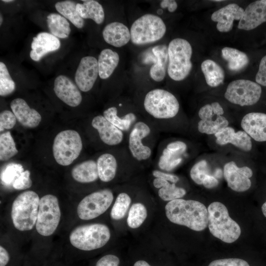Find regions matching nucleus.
Wrapping results in <instances>:
<instances>
[{
  "label": "nucleus",
  "instance_id": "1",
  "mask_svg": "<svg viewBox=\"0 0 266 266\" xmlns=\"http://www.w3.org/2000/svg\"><path fill=\"white\" fill-rule=\"evenodd\" d=\"M166 215L172 223L201 231L208 226V211L200 202L178 199L169 201L165 206Z\"/></svg>",
  "mask_w": 266,
  "mask_h": 266
},
{
  "label": "nucleus",
  "instance_id": "2",
  "mask_svg": "<svg viewBox=\"0 0 266 266\" xmlns=\"http://www.w3.org/2000/svg\"><path fill=\"white\" fill-rule=\"evenodd\" d=\"M40 198L34 191L20 194L13 201L11 218L14 227L21 232L29 231L35 226Z\"/></svg>",
  "mask_w": 266,
  "mask_h": 266
},
{
  "label": "nucleus",
  "instance_id": "3",
  "mask_svg": "<svg viewBox=\"0 0 266 266\" xmlns=\"http://www.w3.org/2000/svg\"><path fill=\"white\" fill-rule=\"evenodd\" d=\"M208 228L211 233L222 241L231 243L236 241L241 234L238 224L229 214L226 206L214 201L207 208Z\"/></svg>",
  "mask_w": 266,
  "mask_h": 266
},
{
  "label": "nucleus",
  "instance_id": "4",
  "mask_svg": "<svg viewBox=\"0 0 266 266\" xmlns=\"http://www.w3.org/2000/svg\"><path fill=\"white\" fill-rule=\"evenodd\" d=\"M192 53V46L188 40L176 38L170 41L168 45L167 72L171 79L180 81L189 75L193 67Z\"/></svg>",
  "mask_w": 266,
  "mask_h": 266
},
{
  "label": "nucleus",
  "instance_id": "5",
  "mask_svg": "<svg viewBox=\"0 0 266 266\" xmlns=\"http://www.w3.org/2000/svg\"><path fill=\"white\" fill-rule=\"evenodd\" d=\"M110 232L105 225L95 223L77 226L70 233V244L82 251H92L104 246L110 238Z\"/></svg>",
  "mask_w": 266,
  "mask_h": 266
},
{
  "label": "nucleus",
  "instance_id": "6",
  "mask_svg": "<svg viewBox=\"0 0 266 266\" xmlns=\"http://www.w3.org/2000/svg\"><path fill=\"white\" fill-rule=\"evenodd\" d=\"M166 30V24L159 16L146 14L137 19L131 29V40L136 45L155 42L161 39Z\"/></svg>",
  "mask_w": 266,
  "mask_h": 266
},
{
  "label": "nucleus",
  "instance_id": "7",
  "mask_svg": "<svg viewBox=\"0 0 266 266\" xmlns=\"http://www.w3.org/2000/svg\"><path fill=\"white\" fill-rule=\"evenodd\" d=\"M143 106L150 115L158 119L173 118L180 108L176 98L171 93L162 89L149 91L145 96Z\"/></svg>",
  "mask_w": 266,
  "mask_h": 266
},
{
  "label": "nucleus",
  "instance_id": "8",
  "mask_svg": "<svg viewBox=\"0 0 266 266\" xmlns=\"http://www.w3.org/2000/svg\"><path fill=\"white\" fill-rule=\"evenodd\" d=\"M82 149V142L78 133L67 130L60 132L55 137L53 154L58 164L67 166L78 158Z\"/></svg>",
  "mask_w": 266,
  "mask_h": 266
},
{
  "label": "nucleus",
  "instance_id": "9",
  "mask_svg": "<svg viewBox=\"0 0 266 266\" xmlns=\"http://www.w3.org/2000/svg\"><path fill=\"white\" fill-rule=\"evenodd\" d=\"M61 217V209L56 196L47 194L40 199L35 229L40 235H51L57 229Z\"/></svg>",
  "mask_w": 266,
  "mask_h": 266
},
{
  "label": "nucleus",
  "instance_id": "10",
  "mask_svg": "<svg viewBox=\"0 0 266 266\" xmlns=\"http://www.w3.org/2000/svg\"><path fill=\"white\" fill-rule=\"evenodd\" d=\"M262 88L257 83L247 79L231 82L225 91V99L232 103L241 106L256 104L260 100Z\"/></svg>",
  "mask_w": 266,
  "mask_h": 266
},
{
  "label": "nucleus",
  "instance_id": "11",
  "mask_svg": "<svg viewBox=\"0 0 266 266\" xmlns=\"http://www.w3.org/2000/svg\"><path fill=\"white\" fill-rule=\"evenodd\" d=\"M113 199L112 192L108 189L92 193L85 196L78 203L77 215L83 220L95 219L108 209Z\"/></svg>",
  "mask_w": 266,
  "mask_h": 266
},
{
  "label": "nucleus",
  "instance_id": "12",
  "mask_svg": "<svg viewBox=\"0 0 266 266\" xmlns=\"http://www.w3.org/2000/svg\"><path fill=\"white\" fill-rule=\"evenodd\" d=\"M151 132L149 126L143 121H137L130 133L128 140L129 151L132 156L138 161H145L151 156V148L145 145L142 140Z\"/></svg>",
  "mask_w": 266,
  "mask_h": 266
},
{
  "label": "nucleus",
  "instance_id": "13",
  "mask_svg": "<svg viewBox=\"0 0 266 266\" xmlns=\"http://www.w3.org/2000/svg\"><path fill=\"white\" fill-rule=\"evenodd\" d=\"M223 175L228 187L234 191L244 192L251 186L250 178L253 175L252 170L247 166L238 167L233 161L225 164Z\"/></svg>",
  "mask_w": 266,
  "mask_h": 266
},
{
  "label": "nucleus",
  "instance_id": "14",
  "mask_svg": "<svg viewBox=\"0 0 266 266\" xmlns=\"http://www.w3.org/2000/svg\"><path fill=\"white\" fill-rule=\"evenodd\" d=\"M99 75L98 62L93 56L83 57L75 75V80L78 88L87 92L93 87Z\"/></svg>",
  "mask_w": 266,
  "mask_h": 266
},
{
  "label": "nucleus",
  "instance_id": "15",
  "mask_svg": "<svg viewBox=\"0 0 266 266\" xmlns=\"http://www.w3.org/2000/svg\"><path fill=\"white\" fill-rule=\"evenodd\" d=\"M78 87L68 77L61 75L54 83V91L57 97L71 107L78 106L82 101V95Z\"/></svg>",
  "mask_w": 266,
  "mask_h": 266
},
{
  "label": "nucleus",
  "instance_id": "16",
  "mask_svg": "<svg viewBox=\"0 0 266 266\" xmlns=\"http://www.w3.org/2000/svg\"><path fill=\"white\" fill-rule=\"evenodd\" d=\"M266 22V3L263 0L250 3L244 11L237 28L240 30H253Z\"/></svg>",
  "mask_w": 266,
  "mask_h": 266
},
{
  "label": "nucleus",
  "instance_id": "17",
  "mask_svg": "<svg viewBox=\"0 0 266 266\" xmlns=\"http://www.w3.org/2000/svg\"><path fill=\"white\" fill-rule=\"evenodd\" d=\"M244 10L236 3L229 4L214 12L211 20L217 22L216 28L221 33L231 31L234 20H240Z\"/></svg>",
  "mask_w": 266,
  "mask_h": 266
},
{
  "label": "nucleus",
  "instance_id": "18",
  "mask_svg": "<svg viewBox=\"0 0 266 266\" xmlns=\"http://www.w3.org/2000/svg\"><path fill=\"white\" fill-rule=\"evenodd\" d=\"M240 125L243 130L254 140L266 141V114L250 112L242 118Z\"/></svg>",
  "mask_w": 266,
  "mask_h": 266
},
{
  "label": "nucleus",
  "instance_id": "19",
  "mask_svg": "<svg viewBox=\"0 0 266 266\" xmlns=\"http://www.w3.org/2000/svg\"><path fill=\"white\" fill-rule=\"evenodd\" d=\"M187 149L186 144L181 140L169 143L164 149L158 161L159 167L163 170H173L182 161L181 156Z\"/></svg>",
  "mask_w": 266,
  "mask_h": 266
},
{
  "label": "nucleus",
  "instance_id": "20",
  "mask_svg": "<svg viewBox=\"0 0 266 266\" xmlns=\"http://www.w3.org/2000/svg\"><path fill=\"white\" fill-rule=\"evenodd\" d=\"M216 142L220 145L230 143L246 152L252 148L251 138L244 131L235 132L234 129L228 126L214 134Z\"/></svg>",
  "mask_w": 266,
  "mask_h": 266
},
{
  "label": "nucleus",
  "instance_id": "21",
  "mask_svg": "<svg viewBox=\"0 0 266 266\" xmlns=\"http://www.w3.org/2000/svg\"><path fill=\"white\" fill-rule=\"evenodd\" d=\"M60 45L58 37L47 32L39 33L33 37L30 57L34 61H39L44 55L59 49Z\"/></svg>",
  "mask_w": 266,
  "mask_h": 266
},
{
  "label": "nucleus",
  "instance_id": "22",
  "mask_svg": "<svg viewBox=\"0 0 266 266\" xmlns=\"http://www.w3.org/2000/svg\"><path fill=\"white\" fill-rule=\"evenodd\" d=\"M92 126L97 130L101 140L107 145H117L123 140V132L102 115L95 117L92 121Z\"/></svg>",
  "mask_w": 266,
  "mask_h": 266
},
{
  "label": "nucleus",
  "instance_id": "23",
  "mask_svg": "<svg viewBox=\"0 0 266 266\" xmlns=\"http://www.w3.org/2000/svg\"><path fill=\"white\" fill-rule=\"evenodd\" d=\"M10 107L18 121L23 126L33 128L41 120L40 114L34 109L30 107L26 101L21 98L13 100Z\"/></svg>",
  "mask_w": 266,
  "mask_h": 266
},
{
  "label": "nucleus",
  "instance_id": "24",
  "mask_svg": "<svg viewBox=\"0 0 266 266\" xmlns=\"http://www.w3.org/2000/svg\"><path fill=\"white\" fill-rule=\"evenodd\" d=\"M152 55L150 58L153 63L149 74L151 78L156 82L163 81L166 77L168 63V47L159 45L152 48Z\"/></svg>",
  "mask_w": 266,
  "mask_h": 266
},
{
  "label": "nucleus",
  "instance_id": "25",
  "mask_svg": "<svg viewBox=\"0 0 266 266\" xmlns=\"http://www.w3.org/2000/svg\"><path fill=\"white\" fill-rule=\"evenodd\" d=\"M102 36L106 43L116 47H122L131 40L130 30L119 22L107 24L103 30Z\"/></svg>",
  "mask_w": 266,
  "mask_h": 266
},
{
  "label": "nucleus",
  "instance_id": "26",
  "mask_svg": "<svg viewBox=\"0 0 266 266\" xmlns=\"http://www.w3.org/2000/svg\"><path fill=\"white\" fill-rule=\"evenodd\" d=\"M71 175L77 182L91 183L99 178L97 162L89 160L75 166L71 170Z\"/></svg>",
  "mask_w": 266,
  "mask_h": 266
},
{
  "label": "nucleus",
  "instance_id": "27",
  "mask_svg": "<svg viewBox=\"0 0 266 266\" xmlns=\"http://www.w3.org/2000/svg\"><path fill=\"white\" fill-rule=\"evenodd\" d=\"M118 54L110 49L102 50L98 58L99 75L102 79L109 78L118 66Z\"/></svg>",
  "mask_w": 266,
  "mask_h": 266
},
{
  "label": "nucleus",
  "instance_id": "28",
  "mask_svg": "<svg viewBox=\"0 0 266 266\" xmlns=\"http://www.w3.org/2000/svg\"><path fill=\"white\" fill-rule=\"evenodd\" d=\"M82 1L83 3L76 4V9L80 17L83 19H91L97 24H102L105 17L102 6L94 0Z\"/></svg>",
  "mask_w": 266,
  "mask_h": 266
},
{
  "label": "nucleus",
  "instance_id": "29",
  "mask_svg": "<svg viewBox=\"0 0 266 266\" xmlns=\"http://www.w3.org/2000/svg\"><path fill=\"white\" fill-rule=\"evenodd\" d=\"M97 168L100 179L104 182L112 180L116 176L117 162L115 157L110 153H104L97 160Z\"/></svg>",
  "mask_w": 266,
  "mask_h": 266
},
{
  "label": "nucleus",
  "instance_id": "30",
  "mask_svg": "<svg viewBox=\"0 0 266 266\" xmlns=\"http://www.w3.org/2000/svg\"><path fill=\"white\" fill-rule=\"evenodd\" d=\"M201 69L207 84L216 87L223 84L225 79V71L223 68L213 60L207 59L202 62Z\"/></svg>",
  "mask_w": 266,
  "mask_h": 266
},
{
  "label": "nucleus",
  "instance_id": "31",
  "mask_svg": "<svg viewBox=\"0 0 266 266\" xmlns=\"http://www.w3.org/2000/svg\"><path fill=\"white\" fill-rule=\"evenodd\" d=\"M154 186L158 189L159 197L165 201H171L181 199L186 194V190L176 186L175 183L160 178H155L153 181Z\"/></svg>",
  "mask_w": 266,
  "mask_h": 266
},
{
  "label": "nucleus",
  "instance_id": "32",
  "mask_svg": "<svg viewBox=\"0 0 266 266\" xmlns=\"http://www.w3.org/2000/svg\"><path fill=\"white\" fill-rule=\"evenodd\" d=\"M223 58L228 63L229 69L233 71H239L248 65L249 59L243 52L237 49L225 47L221 50Z\"/></svg>",
  "mask_w": 266,
  "mask_h": 266
},
{
  "label": "nucleus",
  "instance_id": "33",
  "mask_svg": "<svg viewBox=\"0 0 266 266\" xmlns=\"http://www.w3.org/2000/svg\"><path fill=\"white\" fill-rule=\"evenodd\" d=\"M47 23L50 33L58 38H67L70 33V25L66 18L57 13L47 17Z\"/></svg>",
  "mask_w": 266,
  "mask_h": 266
},
{
  "label": "nucleus",
  "instance_id": "34",
  "mask_svg": "<svg viewBox=\"0 0 266 266\" xmlns=\"http://www.w3.org/2000/svg\"><path fill=\"white\" fill-rule=\"evenodd\" d=\"M108 121L123 132H127L135 123L136 117L132 113H128L123 117L117 114V109L112 106L105 110L103 115Z\"/></svg>",
  "mask_w": 266,
  "mask_h": 266
},
{
  "label": "nucleus",
  "instance_id": "35",
  "mask_svg": "<svg viewBox=\"0 0 266 266\" xmlns=\"http://www.w3.org/2000/svg\"><path fill=\"white\" fill-rule=\"evenodd\" d=\"M75 2L65 0L57 2L55 4L56 10L66 19H67L76 27L81 29L84 27V20L79 15Z\"/></svg>",
  "mask_w": 266,
  "mask_h": 266
},
{
  "label": "nucleus",
  "instance_id": "36",
  "mask_svg": "<svg viewBox=\"0 0 266 266\" xmlns=\"http://www.w3.org/2000/svg\"><path fill=\"white\" fill-rule=\"evenodd\" d=\"M229 122L223 116L207 120H200L198 124V130L202 133L215 134L224 128L229 126Z\"/></svg>",
  "mask_w": 266,
  "mask_h": 266
},
{
  "label": "nucleus",
  "instance_id": "37",
  "mask_svg": "<svg viewBox=\"0 0 266 266\" xmlns=\"http://www.w3.org/2000/svg\"><path fill=\"white\" fill-rule=\"evenodd\" d=\"M147 216L146 207L141 203H134L129 210L127 217L128 225L132 229L138 228L144 222Z\"/></svg>",
  "mask_w": 266,
  "mask_h": 266
},
{
  "label": "nucleus",
  "instance_id": "38",
  "mask_svg": "<svg viewBox=\"0 0 266 266\" xmlns=\"http://www.w3.org/2000/svg\"><path fill=\"white\" fill-rule=\"evenodd\" d=\"M18 152L14 139L9 132L2 133L0 135V160L5 161Z\"/></svg>",
  "mask_w": 266,
  "mask_h": 266
},
{
  "label": "nucleus",
  "instance_id": "39",
  "mask_svg": "<svg viewBox=\"0 0 266 266\" xmlns=\"http://www.w3.org/2000/svg\"><path fill=\"white\" fill-rule=\"evenodd\" d=\"M131 203L130 196L126 193H120L112 206L110 216L115 220H120L124 217Z\"/></svg>",
  "mask_w": 266,
  "mask_h": 266
},
{
  "label": "nucleus",
  "instance_id": "40",
  "mask_svg": "<svg viewBox=\"0 0 266 266\" xmlns=\"http://www.w3.org/2000/svg\"><path fill=\"white\" fill-rule=\"evenodd\" d=\"M24 171L23 166L20 164L9 163L0 173L1 182L4 185H13L16 179Z\"/></svg>",
  "mask_w": 266,
  "mask_h": 266
},
{
  "label": "nucleus",
  "instance_id": "41",
  "mask_svg": "<svg viewBox=\"0 0 266 266\" xmlns=\"http://www.w3.org/2000/svg\"><path fill=\"white\" fill-rule=\"evenodd\" d=\"M15 89V83L11 77L6 65L0 62V95L6 96Z\"/></svg>",
  "mask_w": 266,
  "mask_h": 266
},
{
  "label": "nucleus",
  "instance_id": "42",
  "mask_svg": "<svg viewBox=\"0 0 266 266\" xmlns=\"http://www.w3.org/2000/svg\"><path fill=\"white\" fill-rule=\"evenodd\" d=\"M207 174L211 173L208 163L205 160L197 162L192 167L190 172L192 180L198 185H202L203 179Z\"/></svg>",
  "mask_w": 266,
  "mask_h": 266
},
{
  "label": "nucleus",
  "instance_id": "43",
  "mask_svg": "<svg viewBox=\"0 0 266 266\" xmlns=\"http://www.w3.org/2000/svg\"><path fill=\"white\" fill-rule=\"evenodd\" d=\"M224 113V111L221 104L215 101L202 106L199 111L198 115L200 120H206L223 116Z\"/></svg>",
  "mask_w": 266,
  "mask_h": 266
},
{
  "label": "nucleus",
  "instance_id": "44",
  "mask_svg": "<svg viewBox=\"0 0 266 266\" xmlns=\"http://www.w3.org/2000/svg\"><path fill=\"white\" fill-rule=\"evenodd\" d=\"M16 118L13 113L9 110H5L0 114V131L12 129L16 123Z\"/></svg>",
  "mask_w": 266,
  "mask_h": 266
},
{
  "label": "nucleus",
  "instance_id": "45",
  "mask_svg": "<svg viewBox=\"0 0 266 266\" xmlns=\"http://www.w3.org/2000/svg\"><path fill=\"white\" fill-rule=\"evenodd\" d=\"M32 184V180L30 178V171L26 170L16 179L12 186L15 189L23 190L30 188Z\"/></svg>",
  "mask_w": 266,
  "mask_h": 266
},
{
  "label": "nucleus",
  "instance_id": "46",
  "mask_svg": "<svg viewBox=\"0 0 266 266\" xmlns=\"http://www.w3.org/2000/svg\"><path fill=\"white\" fill-rule=\"evenodd\" d=\"M208 266H250V265L242 259L229 258L214 260L211 262Z\"/></svg>",
  "mask_w": 266,
  "mask_h": 266
},
{
  "label": "nucleus",
  "instance_id": "47",
  "mask_svg": "<svg viewBox=\"0 0 266 266\" xmlns=\"http://www.w3.org/2000/svg\"><path fill=\"white\" fill-rule=\"evenodd\" d=\"M255 80L260 86L266 87V55L261 60Z\"/></svg>",
  "mask_w": 266,
  "mask_h": 266
},
{
  "label": "nucleus",
  "instance_id": "48",
  "mask_svg": "<svg viewBox=\"0 0 266 266\" xmlns=\"http://www.w3.org/2000/svg\"><path fill=\"white\" fill-rule=\"evenodd\" d=\"M119 258L116 255L108 254L100 258L96 263V266H119Z\"/></svg>",
  "mask_w": 266,
  "mask_h": 266
},
{
  "label": "nucleus",
  "instance_id": "49",
  "mask_svg": "<svg viewBox=\"0 0 266 266\" xmlns=\"http://www.w3.org/2000/svg\"><path fill=\"white\" fill-rule=\"evenodd\" d=\"M152 175L155 178H160L176 184L179 180V177L173 174L166 173L159 170L152 171Z\"/></svg>",
  "mask_w": 266,
  "mask_h": 266
},
{
  "label": "nucleus",
  "instance_id": "50",
  "mask_svg": "<svg viewBox=\"0 0 266 266\" xmlns=\"http://www.w3.org/2000/svg\"><path fill=\"white\" fill-rule=\"evenodd\" d=\"M219 181L216 177L211 174L206 175L203 180L202 185L207 189H212L217 187Z\"/></svg>",
  "mask_w": 266,
  "mask_h": 266
},
{
  "label": "nucleus",
  "instance_id": "51",
  "mask_svg": "<svg viewBox=\"0 0 266 266\" xmlns=\"http://www.w3.org/2000/svg\"><path fill=\"white\" fill-rule=\"evenodd\" d=\"M160 6L163 8H167L170 12H174L177 8V3L174 0H163L160 2Z\"/></svg>",
  "mask_w": 266,
  "mask_h": 266
},
{
  "label": "nucleus",
  "instance_id": "52",
  "mask_svg": "<svg viewBox=\"0 0 266 266\" xmlns=\"http://www.w3.org/2000/svg\"><path fill=\"white\" fill-rule=\"evenodd\" d=\"M8 251L1 245L0 246V266H6L9 261Z\"/></svg>",
  "mask_w": 266,
  "mask_h": 266
},
{
  "label": "nucleus",
  "instance_id": "53",
  "mask_svg": "<svg viewBox=\"0 0 266 266\" xmlns=\"http://www.w3.org/2000/svg\"><path fill=\"white\" fill-rule=\"evenodd\" d=\"M133 266H151L147 262L144 260H138L133 265Z\"/></svg>",
  "mask_w": 266,
  "mask_h": 266
},
{
  "label": "nucleus",
  "instance_id": "54",
  "mask_svg": "<svg viewBox=\"0 0 266 266\" xmlns=\"http://www.w3.org/2000/svg\"><path fill=\"white\" fill-rule=\"evenodd\" d=\"M262 211L265 217H266V200L262 206Z\"/></svg>",
  "mask_w": 266,
  "mask_h": 266
},
{
  "label": "nucleus",
  "instance_id": "55",
  "mask_svg": "<svg viewBox=\"0 0 266 266\" xmlns=\"http://www.w3.org/2000/svg\"><path fill=\"white\" fill-rule=\"evenodd\" d=\"M2 1L5 2H10L14 1L13 0H2Z\"/></svg>",
  "mask_w": 266,
  "mask_h": 266
},
{
  "label": "nucleus",
  "instance_id": "56",
  "mask_svg": "<svg viewBox=\"0 0 266 266\" xmlns=\"http://www.w3.org/2000/svg\"><path fill=\"white\" fill-rule=\"evenodd\" d=\"M0 25H1L2 23V17L1 16V15L0 14Z\"/></svg>",
  "mask_w": 266,
  "mask_h": 266
},
{
  "label": "nucleus",
  "instance_id": "57",
  "mask_svg": "<svg viewBox=\"0 0 266 266\" xmlns=\"http://www.w3.org/2000/svg\"><path fill=\"white\" fill-rule=\"evenodd\" d=\"M213 1H223V0H213Z\"/></svg>",
  "mask_w": 266,
  "mask_h": 266
},
{
  "label": "nucleus",
  "instance_id": "58",
  "mask_svg": "<svg viewBox=\"0 0 266 266\" xmlns=\"http://www.w3.org/2000/svg\"><path fill=\"white\" fill-rule=\"evenodd\" d=\"M263 0L265 3H266V0Z\"/></svg>",
  "mask_w": 266,
  "mask_h": 266
}]
</instances>
